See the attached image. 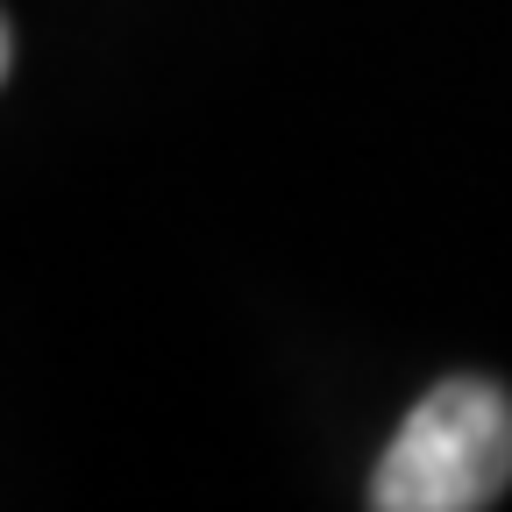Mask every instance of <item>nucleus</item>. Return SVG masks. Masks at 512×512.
Here are the masks:
<instances>
[{"label":"nucleus","instance_id":"f257e3e1","mask_svg":"<svg viewBox=\"0 0 512 512\" xmlns=\"http://www.w3.org/2000/svg\"><path fill=\"white\" fill-rule=\"evenodd\" d=\"M512 484V399L491 377H448L399 420L370 470L377 512H484Z\"/></svg>","mask_w":512,"mask_h":512},{"label":"nucleus","instance_id":"f03ea898","mask_svg":"<svg viewBox=\"0 0 512 512\" xmlns=\"http://www.w3.org/2000/svg\"><path fill=\"white\" fill-rule=\"evenodd\" d=\"M0 79H8V22H0Z\"/></svg>","mask_w":512,"mask_h":512}]
</instances>
